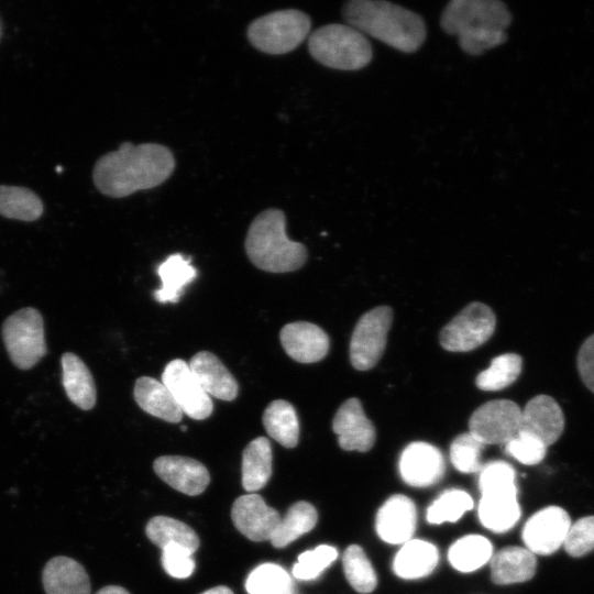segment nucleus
Listing matches in <instances>:
<instances>
[{
  "label": "nucleus",
  "instance_id": "43",
  "mask_svg": "<svg viewBox=\"0 0 594 594\" xmlns=\"http://www.w3.org/2000/svg\"><path fill=\"white\" fill-rule=\"evenodd\" d=\"M193 554L180 544L169 543L162 549V565L166 573L175 579L189 578L195 570Z\"/></svg>",
  "mask_w": 594,
  "mask_h": 594
},
{
  "label": "nucleus",
  "instance_id": "11",
  "mask_svg": "<svg viewBox=\"0 0 594 594\" xmlns=\"http://www.w3.org/2000/svg\"><path fill=\"white\" fill-rule=\"evenodd\" d=\"M571 518L559 506H547L528 518L521 531L526 548L534 554L549 556L563 546Z\"/></svg>",
  "mask_w": 594,
  "mask_h": 594
},
{
  "label": "nucleus",
  "instance_id": "9",
  "mask_svg": "<svg viewBox=\"0 0 594 594\" xmlns=\"http://www.w3.org/2000/svg\"><path fill=\"white\" fill-rule=\"evenodd\" d=\"M496 318L482 302H471L440 333V343L451 352H468L486 342L494 333Z\"/></svg>",
  "mask_w": 594,
  "mask_h": 594
},
{
  "label": "nucleus",
  "instance_id": "16",
  "mask_svg": "<svg viewBox=\"0 0 594 594\" xmlns=\"http://www.w3.org/2000/svg\"><path fill=\"white\" fill-rule=\"evenodd\" d=\"M417 524L415 503L403 494L387 498L375 518L377 536L391 544H403L413 539Z\"/></svg>",
  "mask_w": 594,
  "mask_h": 594
},
{
  "label": "nucleus",
  "instance_id": "44",
  "mask_svg": "<svg viewBox=\"0 0 594 594\" xmlns=\"http://www.w3.org/2000/svg\"><path fill=\"white\" fill-rule=\"evenodd\" d=\"M581 381L594 394V333L581 344L576 358Z\"/></svg>",
  "mask_w": 594,
  "mask_h": 594
},
{
  "label": "nucleus",
  "instance_id": "34",
  "mask_svg": "<svg viewBox=\"0 0 594 594\" xmlns=\"http://www.w3.org/2000/svg\"><path fill=\"white\" fill-rule=\"evenodd\" d=\"M249 594H294L295 585L290 574L275 563H262L246 578Z\"/></svg>",
  "mask_w": 594,
  "mask_h": 594
},
{
  "label": "nucleus",
  "instance_id": "38",
  "mask_svg": "<svg viewBox=\"0 0 594 594\" xmlns=\"http://www.w3.org/2000/svg\"><path fill=\"white\" fill-rule=\"evenodd\" d=\"M479 488L482 495L492 493L518 494L515 470L504 461H492L482 465L479 473Z\"/></svg>",
  "mask_w": 594,
  "mask_h": 594
},
{
  "label": "nucleus",
  "instance_id": "22",
  "mask_svg": "<svg viewBox=\"0 0 594 594\" xmlns=\"http://www.w3.org/2000/svg\"><path fill=\"white\" fill-rule=\"evenodd\" d=\"M42 576L46 594H90L85 568L69 557L52 558L44 566Z\"/></svg>",
  "mask_w": 594,
  "mask_h": 594
},
{
  "label": "nucleus",
  "instance_id": "5",
  "mask_svg": "<svg viewBox=\"0 0 594 594\" xmlns=\"http://www.w3.org/2000/svg\"><path fill=\"white\" fill-rule=\"evenodd\" d=\"M310 55L323 66L339 70H359L373 57L364 34L348 24L332 23L314 31L308 38Z\"/></svg>",
  "mask_w": 594,
  "mask_h": 594
},
{
  "label": "nucleus",
  "instance_id": "42",
  "mask_svg": "<svg viewBox=\"0 0 594 594\" xmlns=\"http://www.w3.org/2000/svg\"><path fill=\"white\" fill-rule=\"evenodd\" d=\"M547 448L537 437L521 431L505 444L507 454L526 465L540 463L547 454Z\"/></svg>",
  "mask_w": 594,
  "mask_h": 594
},
{
  "label": "nucleus",
  "instance_id": "18",
  "mask_svg": "<svg viewBox=\"0 0 594 594\" xmlns=\"http://www.w3.org/2000/svg\"><path fill=\"white\" fill-rule=\"evenodd\" d=\"M153 469L169 486L190 496L201 494L210 482L207 468L188 457H158L153 463Z\"/></svg>",
  "mask_w": 594,
  "mask_h": 594
},
{
  "label": "nucleus",
  "instance_id": "41",
  "mask_svg": "<svg viewBox=\"0 0 594 594\" xmlns=\"http://www.w3.org/2000/svg\"><path fill=\"white\" fill-rule=\"evenodd\" d=\"M563 548L573 558H581L594 550V516H586L571 524Z\"/></svg>",
  "mask_w": 594,
  "mask_h": 594
},
{
  "label": "nucleus",
  "instance_id": "29",
  "mask_svg": "<svg viewBox=\"0 0 594 594\" xmlns=\"http://www.w3.org/2000/svg\"><path fill=\"white\" fill-rule=\"evenodd\" d=\"M493 554V544L487 538L466 535L450 546L448 560L457 571L470 573L490 562Z\"/></svg>",
  "mask_w": 594,
  "mask_h": 594
},
{
  "label": "nucleus",
  "instance_id": "30",
  "mask_svg": "<svg viewBox=\"0 0 594 594\" xmlns=\"http://www.w3.org/2000/svg\"><path fill=\"white\" fill-rule=\"evenodd\" d=\"M263 425L271 438L285 448H294L299 439V421L294 406L283 399L268 404Z\"/></svg>",
  "mask_w": 594,
  "mask_h": 594
},
{
  "label": "nucleus",
  "instance_id": "28",
  "mask_svg": "<svg viewBox=\"0 0 594 594\" xmlns=\"http://www.w3.org/2000/svg\"><path fill=\"white\" fill-rule=\"evenodd\" d=\"M162 287L154 292V298L162 304L177 302L186 285L197 276V270L191 265L190 257L182 254L169 255L157 267Z\"/></svg>",
  "mask_w": 594,
  "mask_h": 594
},
{
  "label": "nucleus",
  "instance_id": "12",
  "mask_svg": "<svg viewBox=\"0 0 594 594\" xmlns=\"http://www.w3.org/2000/svg\"><path fill=\"white\" fill-rule=\"evenodd\" d=\"M162 383L169 389L183 414L202 420L208 418L213 404L191 373L188 363L180 359L170 361L162 374Z\"/></svg>",
  "mask_w": 594,
  "mask_h": 594
},
{
  "label": "nucleus",
  "instance_id": "47",
  "mask_svg": "<svg viewBox=\"0 0 594 594\" xmlns=\"http://www.w3.org/2000/svg\"><path fill=\"white\" fill-rule=\"evenodd\" d=\"M182 430H183V431H186V430H187V427H186V426H182Z\"/></svg>",
  "mask_w": 594,
  "mask_h": 594
},
{
  "label": "nucleus",
  "instance_id": "2",
  "mask_svg": "<svg viewBox=\"0 0 594 594\" xmlns=\"http://www.w3.org/2000/svg\"><path fill=\"white\" fill-rule=\"evenodd\" d=\"M512 13L499 0H452L442 11L440 26L455 35L461 50L472 56L502 45Z\"/></svg>",
  "mask_w": 594,
  "mask_h": 594
},
{
  "label": "nucleus",
  "instance_id": "39",
  "mask_svg": "<svg viewBox=\"0 0 594 594\" xmlns=\"http://www.w3.org/2000/svg\"><path fill=\"white\" fill-rule=\"evenodd\" d=\"M338 558V550L329 544H320L298 556L293 565V575L301 581L317 579Z\"/></svg>",
  "mask_w": 594,
  "mask_h": 594
},
{
  "label": "nucleus",
  "instance_id": "4",
  "mask_svg": "<svg viewBox=\"0 0 594 594\" xmlns=\"http://www.w3.org/2000/svg\"><path fill=\"white\" fill-rule=\"evenodd\" d=\"M245 252L260 270L286 273L300 268L307 258L304 244L286 235V218L280 209L262 211L250 224L245 238Z\"/></svg>",
  "mask_w": 594,
  "mask_h": 594
},
{
  "label": "nucleus",
  "instance_id": "33",
  "mask_svg": "<svg viewBox=\"0 0 594 594\" xmlns=\"http://www.w3.org/2000/svg\"><path fill=\"white\" fill-rule=\"evenodd\" d=\"M41 198L21 186L0 185V216L21 221H34L43 213Z\"/></svg>",
  "mask_w": 594,
  "mask_h": 594
},
{
  "label": "nucleus",
  "instance_id": "17",
  "mask_svg": "<svg viewBox=\"0 0 594 594\" xmlns=\"http://www.w3.org/2000/svg\"><path fill=\"white\" fill-rule=\"evenodd\" d=\"M564 426V414L549 395L532 397L521 410L519 431L537 437L547 447L561 437Z\"/></svg>",
  "mask_w": 594,
  "mask_h": 594
},
{
  "label": "nucleus",
  "instance_id": "37",
  "mask_svg": "<svg viewBox=\"0 0 594 594\" xmlns=\"http://www.w3.org/2000/svg\"><path fill=\"white\" fill-rule=\"evenodd\" d=\"M473 506L474 502L468 492L459 488L446 490L430 504L426 518L432 525L455 522Z\"/></svg>",
  "mask_w": 594,
  "mask_h": 594
},
{
  "label": "nucleus",
  "instance_id": "14",
  "mask_svg": "<svg viewBox=\"0 0 594 594\" xmlns=\"http://www.w3.org/2000/svg\"><path fill=\"white\" fill-rule=\"evenodd\" d=\"M399 474L405 483L415 487L437 484L443 476L446 464L442 453L435 446L416 441L402 452Z\"/></svg>",
  "mask_w": 594,
  "mask_h": 594
},
{
  "label": "nucleus",
  "instance_id": "3",
  "mask_svg": "<svg viewBox=\"0 0 594 594\" xmlns=\"http://www.w3.org/2000/svg\"><path fill=\"white\" fill-rule=\"evenodd\" d=\"M345 24L403 53H414L424 44V19L398 4L382 0H351L344 3Z\"/></svg>",
  "mask_w": 594,
  "mask_h": 594
},
{
  "label": "nucleus",
  "instance_id": "15",
  "mask_svg": "<svg viewBox=\"0 0 594 594\" xmlns=\"http://www.w3.org/2000/svg\"><path fill=\"white\" fill-rule=\"evenodd\" d=\"M332 429L338 436L339 446L345 451L366 452L375 443V428L355 397L341 404L334 415Z\"/></svg>",
  "mask_w": 594,
  "mask_h": 594
},
{
  "label": "nucleus",
  "instance_id": "21",
  "mask_svg": "<svg viewBox=\"0 0 594 594\" xmlns=\"http://www.w3.org/2000/svg\"><path fill=\"white\" fill-rule=\"evenodd\" d=\"M490 564L492 581L498 585H509L532 579L537 559L526 547L509 546L495 552Z\"/></svg>",
  "mask_w": 594,
  "mask_h": 594
},
{
  "label": "nucleus",
  "instance_id": "32",
  "mask_svg": "<svg viewBox=\"0 0 594 594\" xmlns=\"http://www.w3.org/2000/svg\"><path fill=\"white\" fill-rule=\"evenodd\" d=\"M147 538L163 549L169 543L180 544L195 553L199 547V538L187 524L167 516H155L146 525Z\"/></svg>",
  "mask_w": 594,
  "mask_h": 594
},
{
  "label": "nucleus",
  "instance_id": "7",
  "mask_svg": "<svg viewBox=\"0 0 594 594\" xmlns=\"http://www.w3.org/2000/svg\"><path fill=\"white\" fill-rule=\"evenodd\" d=\"M2 339L9 358L20 370H30L47 352L42 315L32 307L16 310L4 320Z\"/></svg>",
  "mask_w": 594,
  "mask_h": 594
},
{
  "label": "nucleus",
  "instance_id": "6",
  "mask_svg": "<svg viewBox=\"0 0 594 594\" xmlns=\"http://www.w3.org/2000/svg\"><path fill=\"white\" fill-rule=\"evenodd\" d=\"M310 18L302 11L286 9L271 12L252 21L246 35L258 51L279 55L295 50L307 37Z\"/></svg>",
  "mask_w": 594,
  "mask_h": 594
},
{
  "label": "nucleus",
  "instance_id": "23",
  "mask_svg": "<svg viewBox=\"0 0 594 594\" xmlns=\"http://www.w3.org/2000/svg\"><path fill=\"white\" fill-rule=\"evenodd\" d=\"M438 562L439 551L433 543L410 539L395 554L393 571L400 579L417 580L431 574Z\"/></svg>",
  "mask_w": 594,
  "mask_h": 594
},
{
  "label": "nucleus",
  "instance_id": "24",
  "mask_svg": "<svg viewBox=\"0 0 594 594\" xmlns=\"http://www.w3.org/2000/svg\"><path fill=\"white\" fill-rule=\"evenodd\" d=\"M62 383L68 399L82 410L91 409L97 393L94 377L84 361L72 352L61 359Z\"/></svg>",
  "mask_w": 594,
  "mask_h": 594
},
{
  "label": "nucleus",
  "instance_id": "13",
  "mask_svg": "<svg viewBox=\"0 0 594 594\" xmlns=\"http://www.w3.org/2000/svg\"><path fill=\"white\" fill-rule=\"evenodd\" d=\"M235 528L252 541L270 540L280 522L279 513L255 493L238 497L231 509Z\"/></svg>",
  "mask_w": 594,
  "mask_h": 594
},
{
  "label": "nucleus",
  "instance_id": "31",
  "mask_svg": "<svg viewBox=\"0 0 594 594\" xmlns=\"http://www.w3.org/2000/svg\"><path fill=\"white\" fill-rule=\"evenodd\" d=\"M317 520V510L310 503L297 502L282 517L270 541L275 548H284L309 532L316 526Z\"/></svg>",
  "mask_w": 594,
  "mask_h": 594
},
{
  "label": "nucleus",
  "instance_id": "19",
  "mask_svg": "<svg viewBox=\"0 0 594 594\" xmlns=\"http://www.w3.org/2000/svg\"><path fill=\"white\" fill-rule=\"evenodd\" d=\"M279 338L286 353L300 363L318 362L329 350L328 334L319 326L307 321L287 323L280 330Z\"/></svg>",
  "mask_w": 594,
  "mask_h": 594
},
{
  "label": "nucleus",
  "instance_id": "25",
  "mask_svg": "<svg viewBox=\"0 0 594 594\" xmlns=\"http://www.w3.org/2000/svg\"><path fill=\"white\" fill-rule=\"evenodd\" d=\"M134 399L144 411L168 422H179L183 411L169 389L160 381L143 376L136 380Z\"/></svg>",
  "mask_w": 594,
  "mask_h": 594
},
{
  "label": "nucleus",
  "instance_id": "35",
  "mask_svg": "<svg viewBox=\"0 0 594 594\" xmlns=\"http://www.w3.org/2000/svg\"><path fill=\"white\" fill-rule=\"evenodd\" d=\"M522 359L516 353H505L492 360L490 367L475 380L482 391L495 392L512 385L520 375Z\"/></svg>",
  "mask_w": 594,
  "mask_h": 594
},
{
  "label": "nucleus",
  "instance_id": "36",
  "mask_svg": "<svg viewBox=\"0 0 594 594\" xmlns=\"http://www.w3.org/2000/svg\"><path fill=\"white\" fill-rule=\"evenodd\" d=\"M342 566L349 584L359 593L367 594L375 590L377 575L364 550L350 544L342 557Z\"/></svg>",
  "mask_w": 594,
  "mask_h": 594
},
{
  "label": "nucleus",
  "instance_id": "40",
  "mask_svg": "<svg viewBox=\"0 0 594 594\" xmlns=\"http://www.w3.org/2000/svg\"><path fill=\"white\" fill-rule=\"evenodd\" d=\"M484 444L470 432L459 435L450 446V461L461 473L480 472Z\"/></svg>",
  "mask_w": 594,
  "mask_h": 594
},
{
  "label": "nucleus",
  "instance_id": "10",
  "mask_svg": "<svg viewBox=\"0 0 594 594\" xmlns=\"http://www.w3.org/2000/svg\"><path fill=\"white\" fill-rule=\"evenodd\" d=\"M521 409L513 400L495 399L481 405L469 420V432L485 444H506L520 429Z\"/></svg>",
  "mask_w": 594,
  "mask_h": 594
},
{
  "label": "nucleus",
  "instance_id": "20",
  "mask_svg": "<svg viewBox=\"0 0 594 594\" xmlns=\"http://www.w3.org/2000/svg\"><path fill=\"white\" fill-rule=\"evenodd\" d=\"M202 389L222 400H233L238 395V383L223 363L211 352L200 351L188 363Z\"/></svg>",
  "mask_w": 594,
  "mask_h": 594
},
{
  "label": "nucleus",
  "instance_id": "46",
  "mask_svg": "<svg viewBox=\"0 0 594 594\" xmlns=\"http://www.w3.org/2000/svg\"><path fill=\"white\" fill-rule=\"evenodd\" d=\"M200 594H234L228 586L219 585L211 587Z\"/></svg>",
  "mask_w": 594,
  "mask_h": 594
},
{
  "label": "nucleus",
  "instance_id": "1",
  "mask_svg": "<svg viewBox=\"0 0 594 594\" xmlns=\"http://www.w3.org/2000/svg\"><path fill=\"white\" fill-rule=\"evenodd\" d=\"M174 168L175 158L168 147L156 143L133 145L127 141L98 158L92 179L101 194L122 198L161 185Z\"/></svg>",
  "mask_w": 594,
  "mask_h": 594
},
{
  "label": "nucleus",
  "instance_id": "45",
  "mask_svg": "<svg viewBox=\"0 0 594 594\" xmlns=\"http://www.w3.org/2000/svg\"><path fill=\"white\" fill-rule=\"evenodd\" d=\"M96 594H130L124 587L108 585L99 590Z\"/></svg>",
  "mask_w": 594,
  "mask_h": 594
},
{
  "label": "nucleus",
  "instance_id": "26",
  "mask_svg": "<svg viewBox=\"0 0 594 594\" xmlns=\"http://www.w3.org/2000/svg\"><path fill=\"white\" fill-rule=\"evenodd\" d=\"M517 495L515 493L482 495L477 508L481 524L496 534L510 530L521 515Z\"/></svg>",
  "mask_w": 594,
  "mask_h": 594
},
{
  "label": "nucleus",
  "instance_id": "27",
  "mask_svg": "<svg viewBox=\"0 0 594 594\" xmlns=\"http://www.w3.org/2000/svg\"><path fill=\"white\" fill-rule=\"evenodd\" d=\"M272 447L265 437L253 439L242 454V486L254 493L263 488L272 475Z\"/></svg>",
  "mask_w": 594,
  "mask_h": 594
},
{
  "label": "nucleus",
  "instance_id": "8",
  "mask_svg": "<svg viewBox=\"0 0 594 594\" xmlns=\"http://www.w3.org/2000/svg\"><path fill=\"white\" fill-rule=\"evenodd\" d=\"M392 320L393 310L387 306L375 307L359 319L350 342V361L356 370H370L380 361Z\"/></svg>",
  "mask_w": 594,
  "mask_h": 594
}]
</instances>
